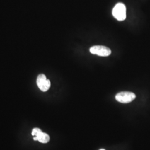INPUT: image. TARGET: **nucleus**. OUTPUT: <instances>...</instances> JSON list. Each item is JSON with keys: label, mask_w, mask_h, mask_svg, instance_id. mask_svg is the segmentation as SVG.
<instances>
[{"label": "nucleus", "mask_w": 150, "mask_h": 150, "mask_svg": "<svg viewBox=\"0 0 150 150\" xmlns=\"http://www.w3.org/2000/svg\"><path fill=\"white\" fill-rule=\"evenodd\" d=\"M100 150H105V149H100Z\"/></svg>", "instance_id": "nucleus-6"}, {"label": "nucleus", "mask_w": 150, "mask_h": 150, "mask_svg": "<svg viewBox=\"0 0 150 150\" xmlns=\"http://www.w3.org/2000/svg\"><path fill=\"white\" fill-rule=\"evenodd\" d=\"M91 54H97L100 56L107 57L111 54V51L109 48L104 46H93L90 49Z\"/></svg>", "instance_id": "nucleus-4"}, {"label": "nucleus", "mask_w": 150, "mask_h": 150, "mask_svg": "<svg viewBox=\"0 0 150 150\" xmlns=\"http://www.w3.org/2000/svg\"><path fill=\"white\" fill-rule=\"evenodd\" d=\"M115 98L120 103H128L134 100L136 98V95L131 92L123 91L117 93L115 96Z\"/></svg>", "instance_id": "nucleus-2"}, {"label": "nucleus", "mask_w": 150, "mask_h": 150, "mask_svg": "<svg viewBox=\"0 0 150 150\" xmlns=\"http://www.w3.org/2000/svg\"><path fill=\"white\" fill-rule=\"evenodd\" d=\"M113 17L119 21H122L126 18V8L122 3H118L113 8Z\"/></svg>", "instance_id": "nucleus-1"}, {"label": "nucleus", "mask_w": 150, "mask_h": 150, "mask_svg": "<svg viewBox=\"0 0 150 150\" xmlns=\"http://www.w3.org/2000/svg\"><path fill=\"white\" fill-rule=\"evenodd\" d=\"M37 85L38 88L43 92L48 90L51 86L50 81L47 79L46 76L43 74L38 75L37 79Z\"/></svg>", "instance_id": "nucleus-5"}, {"label": "nucleus", "mask_w": 150, "mask_h": 150, "mask_svg": "<svg viewBox=\"0 0 150 150\" xmlns=\"http://www.w3.org/2000/svg\"><path fill=\"white\" fill-rule=\"evenodd\" d=\"M32 135L34 136L33 139L35 141H38L43 144H46L50 141L49 135L44 133L38 128H34L32 129Z\"/></svg>", "instance_id": "nucleus-3"}]
</instances>
